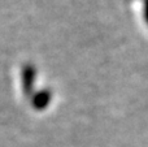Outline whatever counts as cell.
I'll return each instance as SVG.
<instances>
[{"mask_svg":"<svg viewBox=\"0 0 148 147\" xmlns=\"http://www.w3.org/2000/svg\"><path fill=\"white\" fill-rule=\"evenodd\" d=\"M34 68L33 67H26L23 68L22 72V86H23V91H25L26 95L31 93L33 90V85H34Z\"/></svg>","mask_w":148,"mask_h":147,"instance_id":"6da1fadb","label":"cell"},{"mask_svg":"<svg viewBox=\"0 0 148 147\" xmlns=\"http://www.w3.org/2000/svg\"><path fill=\"white\" fill-rule=\"evenodd\" d=\"M48 100H49L48 93H40L35 96V99H34V104H35L36 108H43V107L47 106Z\"/></svg>","mask_w":148,"mask_h":147,"instance_id":"7a4b0ae2","label":"cell"}]
</instances>
